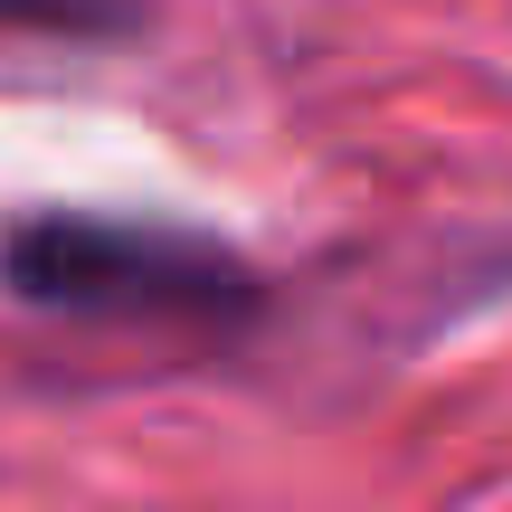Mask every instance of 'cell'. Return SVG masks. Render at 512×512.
<instances>
[{
	"mask_svg": "<svg viewBox=\"0 0 512 512\" xmlns=\"http://www.w3.org/2000/svg\"><path fill=\"white\" fill-rule=\"evenodd\" d=\"M133 0H0V38H124Z\"/></svg>",
	"mask_w": 512,
	"mask_h": 512,
	"instance_id": "7a4b0ae2",
	"label": "cell"
},
{
	"mask_svg": "<svg viewBox=\"0 0 512 512\" xmlns=\"http://www.w3.org/2000/svg\"><path fill=\"white\" fill-rule=\"evenodd\" d=\"M0 285L38 313L105 332H162V342H238L266 313V275L238 247L162 219H86V209H38L0 228Z\"/></svg>",
	"mask_w": 512,
	"mask_h": 512,
	"instance_id": "6da1fadb",
	"label": "cell"
}]
</instances>
